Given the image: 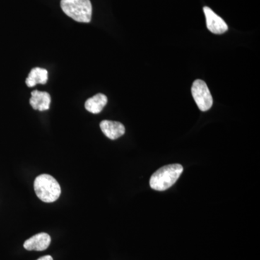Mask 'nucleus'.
I'll list each match as a JSON object with an SVG mask.
<instances>
[{"label":"nucleus","instance_id":"f257e3e1","mask_svg":"<svg viewBox=\"0 0 260 260\" xmlns=\"http://www.w3.org/2000/svg\"><path fill=\"white\" fill-rule=\"evenodd\" d=\"M184 171L180 164H171L153 173L150 179V186L156 191H165L174 185Z\"/></svg>","mask_w":260,"mask_h":260},{"label":"nucleus","instance_id":"f03ea898","mask_svg":"<svg viewBox=\"0 0 260 260\" xmlns=\"http://www.w3.org/2000/svg\"><path fill=\"white\" fill-rule=\"evenodd\" d=\"M34 190L38 198L44 203H54L61 194L60 185L49 174H42L36 178Z\"/></svg>","mask_w":260,"mask_h":260},{"label":"nucleus","instance_id":"7ed1b4c3","mask_svg":"<svg viewBox=\"0 0 260 260\" xmlns=\"http://www.w3.org/2000/svg\"><path fill=\"white\" fill-rule=\"evenodd\" d=\"M63 12L79 23H90L92 17V5L90 0H61Z\"/></svg>","mask_w":260,"mask_h":260},{"label":"nucleus","instance_id":"20e7f679","mask_svg":"<svg viewBox=\"0 0 260 260\" xmlns=\"http://www.w3.org/2000/svg\"><path fill=\"white\" fill-rule=\"evenodd\" d=\"M191 95L202 112H207L213 107V97L208 85L203 80H196L193 83Z\"/></svg>","mask_w":260,"mask_h":260},{"label":"nucleus","instance_id":"39448f33","mask_svg":"<svg viewBox=\"0 0 260 260\" xmlns=\"http://www.w3.org/2000/svg\"><path fill=\"white\" fill-rule=\"evenodd\" d=\"M206 18L207 28L210 32L215 34H222L226 32L229 27L226 23L208 7L203 8Z\"/></svg>","mask_w":260,"mask_h":260},{"label":"nucleus","instance_id":"423d86ee","mask_svg":"<svg viewBox=\"0 0 260 260\" xmlns=\"http://www.w3.org/2000/svg\"><path fill=\"white\" fill-rule=\"evenodd\" d=\"M51 244V237L47 233H40L24 242L23 246L28 251H44Z\"/></svg>","mask_w":260,"mask_h":260},{"label":"nucleus","instance_id":"0eeeda50","mask_svg":"<svg viewBox=\"0 0 260 260\" xmlns=\"http://www.w3.org/2000/svg\"><path fill=\"white\" fill-rule=\"evenodd\" d=\"M101 129L108 138L116 140L125 133V127L119 121L104 120L100 123Z\"/></svg>","mask_w":260,"mask_h":260},{"label":"nucleus","instance_id":"6e6552de","mask_svg":"<svg viewBox=\"0 0 260 260\" xmlns=\"http://www.w3.org/2000/svg\"><path fill=\"white\" fill-rule=\"evenodd\" d=\"M50 104L51 96L47 92L39 91V90L32 91L30 104L32 109L43 112L49 109Z\"/></svg>","mask_w":260,"mask_h":260},{"label":"nucleus","instance_id":"1a4fd4ad","mask_svg":"<svg viewBox=\"0 0 260 260\" xmlns=\"http://www.w3.org/2000/svg\"><path fill=\"white\" fill-rule=\"evenodd\" d=\"M107 97L104 94L98 93L86 101L85 107L88 112L97 114L102 112L104 108L107 105Z\"/></svg>","mask_w":260,"mask_h":260},{"label":"nucleus","instance_id":"9d476101","mask_svg":"<svg viewBox=\"0 0 260 260\" xmlns=\"http://www.w3.org/2000/svg\"><path fill=\"white\" fill-rule=\"evenodd\" d=\"M48 71L47 70L40 68H36L31 70L29 73L28 78L25 80V83L28 87L31 88L37 84L44 85L47 83Z\"/></svg>","mask_w":260,"mask_h":260},{"label":"nucleus","instance_id":"9b49d317","mask_svg":"<svg viewBox=\"0 0 260 260\" xmlns=\"http://www.w3.org/2000/svg\"><path fill=\"white\" fill-rule=\"evenodd\" d=\"M37 260H53L52 256L50 255H46L39 258Z\"/></svg>","mask_w":260,"mask_h":260}]
</instances>
